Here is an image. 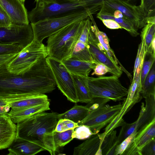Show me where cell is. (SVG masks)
I'll use <instances>...</instances> for the list:
<instances>
[{"label":"cell","instance_id":"obj_17","mask_svg":"<svg viewBox=\"0 0 155 155\" xmlns=\"http://www.w3.org/2000/svg\"><path fill=\"white\" fill-rule=\"evenodd\" d=\"M17 125L8 114L0 115V150L8 148L15 140Z\"/></svg>","mask_w":155,"mask_h":155},{"label":"cell","instance_id":"obj_20","mask_svg":"<svg viewBox=\"0 0 155 155\" xmlns=\"http://www.w3.org/2000/svg\"><path fill=\"white\" fill-rule=\"evenodd\" d=\"M90 19L93 24L91 27V29L94 32L99 42L101 44L106 51L107 55L114 62L118 65L123 71L125 72L130 81H132V76L123 66L115 55L114 51L110 48L109 40L106 34L104 32L100 31L95 23L92 16L90 17Z\"/></svg>","mask_w":155,"mask_h":155},{"label":"cell","instance_id":"obj_6","mask_svg":"<svg viewBox=\"0 0 155 155\" xmlns=\"http://www.w3.org/2000/svg\"><path fill=\"white\" fill-rule=\"evenodd\" d=\"M48 56L46 46L33 39L6 65V68L11 73L23 74L39 59Z\"/></svg>","mask_w":155,"mask_h":155},{"label":"cell","instance_id":"obj_9","mask_svg":"<svg viewBox=\"0 0 155 155\" xmlns=\"http://www.w3.org/2000/svg\"><path fill=\"white\" fill-rule=\"evenodd\" d=\"M122 104L110 106L105 105L90 111L78 125H84L89 127L94 134L110 123L120 110Z\"/></svg>","mask_w":155,"mask_h":155},{"label":"cell","instance_id":"obj_37","mask_svg":"<svg viewBox=\"0 0 155 155\" xmlns=\"http://www.w3.org/2000/svg\"><path fill=\"white\" fill-rule=\"evenodd\" d=\"M24 48L17 44H0V55L18 53Z\"/></svg>","mask_w":155,"mask_h":155},{"label":"cell","instance_id":"obj_23","mask_svg":"<svg viewBox=\"0 0 155 155\" xmlns=\"http://www.w3.org/2000/svg\"><path fill=\"white\" fill-rule=\"evenodd\" d=\"M50 102L48 96L45 94L32 95L20 100L8 103L11 110H15Z\"/></svg>","mask_w":155,"mask_h":155},{"label":"cell","instance_id":"obj_29","mask_svg":"<svg viewBox=\"0 0 155 155\" xmlns=\"http://www.w3.org/2000/svg\"><path fill=\"white\" fill-rule=\"evenodd\" d=\"M141 94L144 98L150 95L155 94V63L142 85Z\"/></svg>","mask_w":155,"mask_h":155},{"label":"cell","instance_id":"obj_33","mask_svg":"<svg viewBox=\"0 0 155 155\" xmlns=\"http://www.w3.org/2000/svg\"><path fill=\"white\" fill-rule=\"evenodd\" d=\"M94 134L88 126L84 125H81L76 127L72 135V138L79 140L87 139Z\"/></svg>","mask_w":155,"mask_h":155},{"label":"cell","instance_id":"obj_45","mask_svg":"<svg viewBox=\"0 0 155 155\" xmlns=\"http://www.w3.org/2000/svg\"><path fill=\"white\" fill-rule=\"evenodd\" d=\"M10 107L6 99L0 98V115L8 114Z\"/></svg>","mask_w":155,"mask_h":155},{"label":"cell","instance_id":"obj_2","mask_svg":"<svg viewBox=\"0 0 155 155\" xmlns=\"http://www.w3.org/2000/svg\"><path fill=\"white\" fill-rule=\"evenodd\" d=\"M84 20L71 23L48 37V56L61 61L69 58L78 40Z\"/></svg>","mask_w":155,"mask_h":155},{"label":"cell","instance_id":"obj_8","mask_svg":"<svg viewBox=\"0 0 155 155\" xmlns=\"http://www.w3.org/2000/svg\"><path fill=\"white\" fill-rule=\"evenodd\" d=\"M46 59L59 89L68 100L75 103L78 102L74 84L71 74L61 61L48 56Z\"/></svg>","mask_w":155,"mask_h":155},{"label":"cell","instance_id":"obj_30","mask_svg":"<svg viewBox=\"0 0 155 155\" xmlns=\"http://www.w3.org/2000/svg\"><path fill=\"white\" fill-rule=\"evenodd\" d=\"M140 37L141 41L138 46L135 61L132 80H134L138 75L141 74L142 67L147 53L144 38L142 35H140Z\"/></svg>","mask_w":155,"mask_h":155},{"label":"cell","instance_id":"obj_1","mask_svg":"<svg viewBox=\"0 0 155 155\" xmlns=\"http://www.w3.org/2000/svg\"><path fill=\"white\" fill-rule=\"evenodd\" d=\"M46 58L38 61L25 73L16 74L0 67V98L8 103L29 96L52 92L56 83Z\"/></svg>","mask_w":155,"mask_h":155},{"label":"cell","instance_id":"obj_35","mask_svg":"<svg viewBox=\"0 0 155 155\" xmlns=\"http://www.w3.org/2000/svg\"><path fill=\"white\" fill-rule=\"evenodd\" d=\"M79 125L78 123L67 119H59L54 130V131L61 132L66 130L74 129Z\"/></svg>","mask_w":155,"mask_h":155},{"label":"cell","instance_id":"obj_44","mask_svg":"<svg viewBox=\"0 0 155 155\" xmlns=\"http://www.w3.org/2000/svg\"><path fill=\"white\" fill-rule=\"evenodd\" d=\"M18 53L0 55V67L4 65H6L14 58Z\"/></svg>","mask_w":155,"mask_h":155},{"label":"cell","instance_id":"obj_39","mask_svg":"<svg viewBox=\"0 0 155 155\" xmlns=\"http://www.w3.org/2000/svg\"><path fill=\"white\" fill-rule=\"evenodd\" d=\"M140 5L148 17L155 16V0H141Z\"/></svg>","mask_w":155,"mask_h":155},{"label":"cell","instance_id":"obj_41","mask_svg":"<svg viewBox=\"0 0 155 155\" xmlns=\"http://www.w3.org/2000/svg\"><path fill=\"white\" fill-rule=\"evenodd\" d=\"M141 155H155V138L153 139L142 148Z\"/></svg>","mask_w":155,"mask_h":155},{"label":"cell","instance_id":"obj_49","mask_svg":"<svg viewBox=\"0 0 155 155\" xmlns=\"http://www.w3.org/2000/svg\"><path fill=\"white\" fill-rule=\"evenodd\" d=\"M68 0H60L58 1L57 2H61V1H68Z\"/></svg>","mask_w":155,"mask_h":155},{"label":"cell","instance_id":"obj_7","mask_svg":"<svg viewBox=\"0 0 155 155\" xmlns=\"http://www.w3.org/2000/svg\"><path fill=\"white\" fill-rule=\"evenodd\" d=\"M118 78L114 75L97 78L88 76V86L92 97L104 98L115 101L123 100L128 90L122 85Z\"/></svg>","mask_w":155,"mask_h":155},{"label":"cell","instance_id":"obj_25","mask_svg":"<svg viewBox=\"0 0 155 155\" xmlns=\"http://www.w3.org/2000/svg\"><path fill=\"white\" fill-rule=\"evenodd\" d=\"M89 113L87 106L78 105L75 103L70 109L65 112L58 114V118L67 119L78 124L83 120Z\"/></svg>","mask_w":155,"mask_h":155},{"label":"cell","instance_id":"obj_12","mask_svg":"<svg viewBox=\"0 0 155 155\" xmlns=\"http://www.w3.org/2000/svg\"><path fill=\"white\" fill-rule=\"evenodd\" d=\"M104 3L115 10L120 11L138 29L143 28L147 23V15L140 5L136 6L129 2L114 0Z\"/></svg>","mask_w":155,"mask_h":155},{"label":"cell","instance_id":"obj_36","mask_svg":"<svg viewBox=\"0 0 155 155\" xmlns=\"http://www.w3.org/2000/svg\"><path fill=\"white\" fill-rule=\"evenodd\" d=\"M147 54L148 55L149 58L147 60H144L141 70L140 82L141 87L155 61V56L147 53Z\"/></svg>","mask_w":155,"mask_h":155},{"label":"cell","instance_id":"obj_40","mask_svg":"<svg viewBox=\"0 0 155 155\" xmlns=\"http://www.w3.org/2000/svg\"><path fill=\"white\" fill-rule=\"evenodd\" d=\"M110 100L100 97H93V100L91 102L88 103L87 106L89 110V112L92 110L99 108L105 105Z\"/></svg>","mask_w":155,"mask_h":155},{"label":"cell","instance_id":"obj_46","mask_svg":"<svg viewBox=\"0 0 155 155\" xmlns=\"http://www.w3.org/2000/svg\"><path fill=\"white\" fill-rule=\"evenodd\" d=\"M104 25L107 28L112 29H122L120 25L115 21L112 19L101 20Z\"/></svg>","mask_w":155,"mask_h":155},{"label":"cell","instance_id":"obj_32","mask_svg":"<svg viewBox=\"0 0 155 155\" xmlns=\"http://www.w3.org/2000/svg\"><path fill=\"white\" fill-rule=\"evenodd\" d=\"M121 126L122 127L119 134L117 136V141L118 144L134 131L137 130V121L130 124L124 122Z\"/></svg>","mask_w":155,"mask_h":155},{"label":"cell","instance_id":"obj_31","mask_svg":"<svg viewBox=\"0 0 155 155\" xmlns=\"http://www.w3.org/2000/svg\"><path fill=\"white\" fill-rule=\"evenodd\" d=\"M74 130H69L61 132L54 131L53 141L57 150L58 147L64 146L73 139L72 135Z\"/></svg>","mask_w":155,"mask_h":155},{"label":"cell","instance_id":"obj_21","mask_svg":"<svg viewBox=\"0 0 155 155\" xmlns=\"http://www.w3.org/2000/svg\"><path fill=\"white\" fill-rule=\"evenodd\" d=\"M61 62L71 74L85 77L88 76L90 72L93 70L96 64L92 62L69 58L64 60Z\"/></svg>","mask_w":155,"mask_h":155},{"label":"cell","instance_id":"obj_22","mask_svg":"<svg viewBox=\"0 0 155 155\" xmlns=\"http://www.w3.org/2000/svg\"><path fill=\"white\" fill-rule=\"evenodd\" d=\"M50 105L49 102L17 110H10L8 113V115L14 123L17 124L36 114L50 110Z\"/></svg>","mask_w":155,"mask_h":155},{"label":"cell","instance_id":"obj_11","mask_svg":"<svg viewBox=\"0 0 155 155\" xmlns=\"http://www.w3.org/2000/svg\"><path fill=\"white\" fill-rule=\"evenodd\" d=\"M34 39L31 24L16 25L12 24L0 27V44H17L24 48L31 42Z\"/></svg>","mask_w":155,"mask_h":155},{"label":"cell","instance_id":"obj_4","mask_svg":"<svg viewBox=\"0 0 155 155\" xmlns=\"http://www.w3.org/2000/svg\"><path fill=\"white\" fill-rule=\"evenodd\" d=\"M58 114L56 112H43L28 117L17 124L16 136L37 140L43 143L44 134L54 130L59 120Z\"/></svg>","mask_w":155,"mask_h":155},{"label":"cell","instance_id":"obj_18","mask_svg":"<svg viewBox=\"0 0 155 155\" xmlns=\"http://www.w3.org/2000/svg\"><path fill=\"white\" fill-rule=\"evenodd\" d=\"M106 134H93L82 143L75 147L74 155H102L101 146Z\"/></svg>","mask_w":155,"mask_h":155},{"label":"cell","instance_id":"obj_10","mask_svg":"<svg viewBox=\"0 0 155 155\" xmlns=\"http://www.w3.org/2000/svg\"><path fill=\"white\" fill-rule=\"evenodd\" d=\"M141 91L140 77L138 76L131 82L127 90V97L123 99L120 110L105 128L104 133L106 134L122 125L125 122L123 119V116L142 99Z\"/></svg>","mask_w":155,"mask_h":155},{"label":"cell","instance_id":"obj_16","mask_svg":"<svg viewBox=\"0 0 155 155\" xmlns=\"http://www.w3.org/2000/svg\"><path fill=\"white\" fill-rule=\"evenodd\" d=\"M155 138V119L137 132L130 148L124 155H141L142 148Z\"/></svg>","mask_w":155,"mask_h":155},{"label":"cell","instance_id":"obj_43","mask_svg":"<svg viewBox=\"0 0 155 155\" xmlns=\"http://www.w3.org/2000/svg\"><path fill=\"white\" fill-rule=\"evenodd\" d=\"M93 70L94 71L92 73V75H101L108 72L110 73L108 68L105 65L101 64H96Z\"/></svg>","mask_w":155,"mask_h":155},{"label":"cell","instance_id":"obj_13","mask_svg":"<svg viewBox=\"0 0 155 155\" xmlns=\"http://www.w3.org/2000/svg\"><path fill=\"white\" fill-rule=\"evenodd\" d=\"M97 40L91 29L88 38L87 45L94 63L105 65L113 75L119 78L122 73V70L118 65L110 60L105 52L99 48L97 45Z\"/></svg>","mask_w":155,"mask_h":155},{"label":"cell","instance_id":"obj_38","mask_svg":"<svg viewBox=\"0 0 155 155\" xmlns=\"http://www.w3.org/2000/svg\"><path fill=\"white\" fill-rule=\"evenodd\" d=\"M92 24L90 18L84 19L83 27L78 40L84 43L87 46L88 37Z\"/></svg>","mask_w":155,"mask_h":155},{"label":"cell","instance_id":"obj_3","mask_svg":"<svg viewBox=\"0 0 155 155\" xmlns=\"http://www.w3.org/2000/svg\"><path fill=\"white\" fill-rule=\"evenodd\" d=\"M101 5H94L92 0H70L49 4H36L28 13L31 23L44 19L60 17L93 8Z\"/></svg>","mask_w":155,"mask_h":155},{"label":"cell","instance_id":"obj_15","mask_svg":"<svg viewBox=\"0 0 155 155\" xmlns=\"http://www.w3.org/2000/svg\"><path fill=\"white\" fill-rule=\"evenodd\" d=\"M0 5L9 15L12 24H29L27 9L19 0H0Z\"/></svg>","mask_w":155,"mask_h":155},{"label":"cell","instance_id":"obj_24","mask_svg":"<svg viewBox=\"0 0 155 155\" xmlns=\"http://www.w3.org/2000/svg\"><path fill=\"white\" fill-rule=\"evenodd\" d=\"M73 78L78 102L86 103L93 100L88 84L87 77L71 74Z\"/></svg>","mask_w":155,"mask_h":155},{"label":"cell","instance_id":"obj_48","mask_svg":"<svg viewBox=\"0 0 155 155\" xmlns=\"http://www.w3.org/2000/svg\"><path fill=\"white\" fill-rule=\"evenodd\" d=\"M21 2L24 3L25 0H19Z\"/></svg>","mask_w":155,"mask_h":155},{"label":"cell","instance_id":"obj_27","mask_svg":"<svg viewBox=\"0 0 155 155\" xmlns=\"http://www.w3.org/2000/svg\"><path fill=\"white\" fill-rule=\"evenodd\" d=\"M68 58L94 63L88 46L79 41L75 44L71 56Z\"/></svg>","mask_w":155,"mask_h":155},{"label":"cell","instance_id":"obj_47","mask_svg":"<svg viewBox=\"0 0 155 155\" xmlns=\"http://www.w3.org/2000/svg\"><path fill=\"white\" fill-rule=\"evenodd\" d=\"M60 0H35L36 4H49L55 3Z\"/></svg>","mask_w":155,"mask_h":155},{"label":"cell","instance_id":"obj_34","mask_svg":"<svg viewBox=\"0 0 155 155\" xmlns=\"http://www.w3.org/2000/svg\"><path fill=\"white\" fill-rule=\"evenodd\" d=\"M137 133V130H135L119 144L116 149L115 155H124L132 143Z\"/></svg>","mask_w":155,"mask_h":155},{"label":"cell","instance_id":"obj_19","mask_svg":"<svg viewBox=\"0 0 155 155\" xmlns=\"http://www.w3.org/2000/svg\"><path fill=\"white\" fill-rule=\"evenodd\" d=\"M146 104L142 103L139 115L137 121V132L155 119V94H152L145 98Z\"/></svg>","mask_w":155,"mask_h":155},{"label":"cell","instance_id":"obj_14","mask_svg":"<svg viewBox=\"0 0 155 155\" xmlns=\"http://www.w3.org/2000/svg\"><path fill=\"white\" fill-rule=\"evenodd\" d=\"M8 150V155H34L47 150L39 141L16 136Z\"/></svg>","mask_w":155,"mask_h":155},{"label":"cell","instance_id":"obj_28","mask_svg":"<svg viewBox=\"0 0 155 155\" xmlns=\"http://www.w3.org/2000/svg\"><path fill=\"white\" fill-rule=\"evenodd\" d=\"M143 28L140 35L144 38L147 52L153 39L155 38V16L148 17L147 23Z\"/></svg>","mask_w":155,"mask_h":155},{"label":"cell","instance_id":"obj_42","mask_svg":"<svg viewBox=\"0 0 155 155\" xmlns=\"http://www.w3.org/2000/svg\"><path fill=\"white\" fill-rule=\"evenodd\" d=\"M12 24L9 15L0 5V27L7 26Z\"/></svg>","mask_w":155,"mask_h":155},{"label":"cell","instance_id":"obj_26","mask_svg":"<svg viewBox=\"0 0 155 155\" xmlns=\"http://www.w3.org/2000/svg\"><path fill=\"white\" fill-rule=\"evenodd\" d=\"M116 134L117 131L113 130L105 135L101 146L102 155H115L118 145Z\"/></svg>","mask_w":155,"mask_h":155},{"label":"cell","instance_id":"obj_5","mask_svg":"<svg viewBox=\"0 0 155 155\" xmlns=\"http://www.w3.org/2000/svg\"><path fill=\"white\" fill-rule=\"evenodd\" d=\"M101 8L99 6L65 16L47 18L31 23L34 39L42 42L45 38L68 25L77 21L90 18L91 15L100 10Z\"/></svg>","mask_w":155,"mask_h":155}]
</instances>
